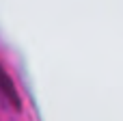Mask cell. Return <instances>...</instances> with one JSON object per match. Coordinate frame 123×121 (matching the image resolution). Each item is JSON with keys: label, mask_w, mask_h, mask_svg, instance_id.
Listing matches in <instances>:
<instances>
[{"label": "cell", "mask_w": 123, "mask_h": 121, "mask_svg": "<svg viewBox=\"0 0 123 121\" xmlns=\"http://www.w3.org/2000/svg\"><path fill=\"white\" fill-rule=\"evenodd\" d=\"M0 95H2V100H6L9 106H13L15 110L22 108V97H19V93H17V89H15L11 76L4 71L2 65H0Z\"/></svg>", "instance_id": "obj_1"}]
</instances>
